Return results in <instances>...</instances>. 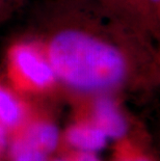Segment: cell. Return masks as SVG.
I'll use <instances>...</instances> for the list:
<instances>
[{
    "mask_svg": "<svg viewBox=\"0 0 160 161\" xmlns=\"http://www.w3.org/2000/svg\"><path fill=\"white\" fill-rule=\"evenodd\" d=\"M73 161H99V159H98V157L95 155L94 152H83V151H79V152L75 155Z\"/></svg>",
    "mask_w": 160,
    "mask_h": 161,
    "instance_id": "cell-8",
    "label": "cell"
},
{
    "mask_svg": "<svg viewBox=\"0 0 160 161\" xmlns=\"http://www.w3.org/2000/svg\"><path fill=\"white\" fill-rule=\"evenodd\" d=\"M25 110L18 99L0 86V124L8 129L20 126L24 121Z\"/></svg>",
    "mask_w": 160,
    "mask_h": 161,
    "instance_id": "cell-6",
    "label": "cell"
},
{
    "mask_svg": "<svg viewBox=\"0 0 160 161\" xmlns=\"http://www.w3.org/2000/svg\"><path fill=\"white\" fill-rule=\"evenodd\" d=\"M49 154L28 147L17 139L11 146V161H48Z\"/></svg>",
    "mask_w": 160,
    "mask_h": 161,
    "instance_id": "cell-7",
    "label": "cell"
},
{
    "mask_svg": "<svg viewBox=\"0 0 160 161\" xmlns=\"http://www.w3.org/2000/svg\"><path fill=\"white\" fill-rule=\"evenodd\" d=\"M56 79L81 92L114 88L130 77L131 56L117 41L90 27H58L46 44Z\"/></svg>",
    "mask_w": 160,
    "mask_h": 161,
    "instance_id": "cell-1",
    "label": "cell"
},
{
    "mask_svg": "<svg viewBox=\"0 0 160 161\" xmlns=\"http://www.w3.org/2000/svg\"><path fill=\"white\" fill-rule=\"evenodd\" d=\"M66 139L78 151L95 153L106 147L108 137L94 124H77L69 128Z\"/></svg>",
    "mask_w": 160,
    "mask_h": 161,
    "instance_id": "cell-5",
    "label": "cell"
},
{
    "mask_svg": "<svg viewBox=\"0 0 160 161\" xmlns=\"http://www.w3.org/2000/svg\"><path fill=\"white\" fill-rule=\"evenodd\" d=\"M121 161H147L142 158H127V159H122Z\"/></svg>",
    "mask_w": 160,
    "mask_h": 161,
    "instance_id": "cell-9",
    "label": "cell"
},
{
    "mask_svg": "<svg viewBox=\"0 0 160 161\" xmlns=\"http://www.w3.org/2000/svg\"><path fill=\"white\" fill-rule=\"evenodd\" d=\"M93 124L108 138H121L127 133V123L112 99L100 97L94 105Z\"/></svg>",
    "mask_w": 160,
    "mask_h": 161,
    "instance_id": "cell-3",
    "label": "cell"
},
{
    "mask_svg": "<svg viewBox=\"0 0 160 161\" xmlns=\"http://www.w3.org/2000/svg\"><path fill=\"white\" fill-rule=\"evenodd\" d=\"M11 58L16 72L28 86L44 90L57 80L47 58L32 45H17L12 51Z\"/></svg>",
    "mask_w": 160,
    "mask_h": 161,
    "instance_id": "cell-2",
    "label": "cell"
},
{
    "mask_svg": "<svg viewBox=\"0 0 160 161\" xmlns=\"http://www.w3.org/2000/svg\"><path fill=\"white\" fill-rule=\"evenodd\" d=\"M55 161H67V160H62V159H58V160H55Z\"/></svg>",
    "mask_w": 160,
    "mask_h": 161,
    "instance_id": "cell-10",
    "label": "cell"
},
{
    "mask_svg": "<svg viewBox=\"0 0 160 161\" xmlns=\"http://www.w3.org/2000/svg\"><path fill=\"white\" fill-rule=\"evenodd\" d=\"M15 139L50 155L58 145L59 131L52 123L39 121L25 127Z\"/></svg>",
    "mask_w": 160,
    "mask_h": 161,
    "instance_id": "cell-4",
    "label": "cell"
}]
</instances>
